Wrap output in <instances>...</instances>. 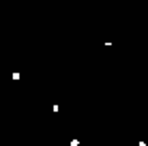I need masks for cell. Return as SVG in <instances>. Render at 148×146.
<instances>
[{
	"instance_id": "cell-1",
	"label": "cell",
	"mask_w": 148,
	"mask_h": 146,
	"mask_svg": "<svg viewBox=\"0 0 148 146\" xmlns=\"http://www.w3.org/2000/svg\"><path fill=\"white\" fill-rule=\"evenodd\" d=\"M69 146H79V140H77V138H75V140H71Z\"/></svg>"
},
{
	"instance_id": "cell-2",
	"label": "cell",
	"mask_w": 148,
	"mask_h": 146,
	"mask_svg": "<svg viewBox=\"0 0 148 146\" xmlns=\"http://www.w3.org/2000/svg\"><path fill=\"white\" fill-rule=\"evenodd\" d=\"M137 146H148V144H146V142H140V144H137Z\"/></svg>"
},
{
	"instance_id": "cell-3",
	"label": "cell",
	"mask_w": 148,
	"mask_h": 146,
	"mask_svg": "<svg viewBox=\"0 0 148 146\" xmlns=\"http://www.w3.org/2000/svg\"><path fill=\"white\" fill-rule=\"evenodd\" d=\"M110 146H116V144H110Z\"/></svg>"
}]
</instances>
